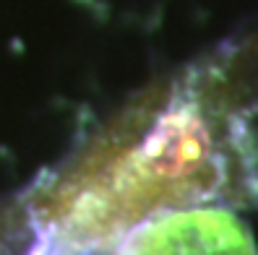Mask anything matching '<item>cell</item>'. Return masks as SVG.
Here are the masks:
<instances>
[{"instance_id": "obj_1", "label": "cell", "mask_w": 258, "mask_h": 255, "mask_svg": "<svg viewBox=\"0 0 258 255\" xmlns=\"http://www.w3.org/2000/svg\"><path fill=\"white\" fill-rule=\"evenodd\" d=\"M13 198L42 255H115L159 216L258 206V34L141 86Z\"/></svg>"}, {"instance_id": "obj_2", "label": "cell", "mask_w": 258, "mask_h": 255, "mask_svg": "<svg viewBox=\"0 0 258 255\" xmlns=\"http://www.w3.org/2000/svg\"><path fill=\"white\" fill-rule=\"evenodd\" d=\"M115 255H258V245L232 208H190L139 227Z\"/></svg>"}, {"instance_id": "obj_3", "label": "cell", "mask_w": 258, "mask_h": 255, "mask_svg": "<svg viewBox=\"0 0 258 255\" xmlns=\"http://www.w3.org/2000/svg\"><path fill=\"white\" fill-rule=\"evenodd\" d=\"M0 255H42L13 196L0 198Z\"/></svg>"}]
</instances>
